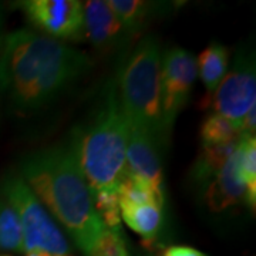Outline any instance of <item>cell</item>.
<instances>
[{"instance_id": "obj_5", "label": "cell", "mask_w": 256, "mask_h": 256, "mask_svg": "<svg viewBox=\"0 0 256 256\" xmlns=\"http://www.w3.org/2000/svg\"><path fill=\"white\" fill-rule=\"evenodd\" d=\"M2 192L18 212L23 230V252L40 250L48 256H73L62 230L20 176H9Z\"/></svg>"}, {"instance_id": "obj_4", "label": "cell", "mask_w": 256, "mask_h": 256, "mask_svg": "<svg viewBox=\"0 0 256 256\" xmlns=\"http://www.w3.org/2000/svg\"><path fill=\"white\" fill-rule=\"evenodd\" d=\"M161 70V46L154 37H146L126 57L116 82L128 126L146 131L156 144L164 136Z\"/></svg>"}, {"instance_id": "obj_3", "label": "cell", "mask_w": 256, "mask_h": 256, "mask_svg": "<svg viewBox=\"0 0 256 256\" xmlns=\"http://www.w3.org/2000/svg\"><path fill=\"white\" fill-rule=\"evenodd\" d=\"M130 126L120 104L116 82H108L88 118L74 128L70 148L92 194L118 191L127 176Z\"/></svg>"}, {"instance_id": "obj_21", "label": "cell", "mask_w": 256, "mask_h": 256, "mask_svg": "<svg viewBox=\"0 0 256 256\" xmlns=\"http://www.w3.org/2000/svg\"><path fill=\"white\" fill-rule=\"evenodd\" d=\"M86 256H131L122 232L104 229Z\"/></svg>"}, {"instance_id": "obj_9", "label": "cell", "mask_w": 256, "mask_h": 256, "mask_svg": "<svg viewBox=\"0 0 256 256\" xmlns=\"http://www.w3.org/2000/svg\"><path fill=\"white\" fill-rule=\"evenodd\" d=\"M156 146L158 144L151 134L130 127L126 171L128 176L150 185L160 195H164V176Z\"/></svg>"}, {"instance_id": "obj_7", "label": "cell", "mask_w": 256, "mask_h": 256, "mask_svg": "<svg viewBox=\"0 0 256 256\" xmlns=\"http://www.w3.org/2000/svg\"><path fill=\"white\" fill-rule=\"evenodd\" d=\"M208 100L215 114H220L239 127L245 114L256 106V73L254 60L246 56H236L234 67L225 74Z\"/></svg>"}, {"instance_id": "obj_8", "label": "cell", "mask_w": 256, "mask_h": 256, "mask_svg": "<svg viewBox=\"0 0 256 256\" xmlns=\"http://www.w3.org/2000/svg\"><path fill=\"white\" fill-rule=\"evenodd\" d=\"M33 26L52 38H77L82 33L84 8L78 0H28L20 3Z\"/></svg>"}, {"instance_id": "obj_1", "label": "cell", "mask_w": 256, "mask_h": 256, "mask_svg": "<svg viewBox=\"0 0 256 256\" xmlns=\"http://www.w3.org/2000/svg\"><path fill=\"white\" fill-rule=\"evenodd\" d=\"M90 57L63 42L32 30H18L0 50V88L20 111H34L77 80Z\"/></svg>"}, {"instance_id": "obj_16", "label": "cell", "mask_w": 256, "mask_h": 256, "mask_svg": "<svg viewBox=\"0 0 256 256\" xmlns=\"http://www.w3.org/2000/svg\"><path fill=\"white\" fill-rule=\"evenodd\" d=\"M239 140L222 146H204L201 156L194 166V180L198 182H208L220 171L238 148Z\"/></svg>"}, {"instance_id": "obj_18", "label": "cell", "mask_w": 256, "mask_h": 256, "mask_svg": "<svg viewBox=\"0 0 256 256\" xmlns=\"http://www.w3.org/2000/svg\"><path fill=\"white\" fill-rule=\"evenodd\" d=\"M240 136L242 132L236 124L215 112L208 116L201 126V140L204 146L235 142Z\"/></svg>"}, {"instance_id": "obj_17", "label": "cell", "mask_w": 256, "mask_h": 256, "mask_svg": "<svg viewBox=\"0 0 256 256\" xmlns=\"http://www.w3.org/2000/svg\"><path fill=\"white\" fill-rule=\"evenodd\" d=\"M0 249L23 252V230L18 215L4 196L0 198Z\"/></svg>"}, {"instance_id": "obj_2", "label": "cell", "mask_w": 256, "mask_h": 256, "mask_svg": "<svg viewBox=\"0 0 256 256\" xmlns=\"http://www.w3.org/2000/svg\"><path fill=\"white\" fill-rule=\"evenodd\" d=\"M22 174L37 200L46 205L86 255L106 228L68 148L53 146L28 156L23 161Z\"/></svg>"}, {"instance_id": "obj_24", "label": "cell", "mask_w": 256, "mask_h": 256, "mask_svg": "<svg viewBox=\"0 0 256 256\" xmlns=\"http://www.w3.org/2000/svg\"><path fill=\"white\" fill-rule=\"evenodd\" d=\"M26 256H48L44 252H40V250H34V252H28Z\"/></svg>"}, {"instance_id": "obj_11", "label": "cell", "mask_w": 256, "mask_h": 256, "mask_svg": "<svg viewBox=\"0 0 256 256\" xmlns=\"http://www.w3.org/2000/svg\"><path fill=\"white\" fill-rule=\"evenodd\" d=\"M235 152L210 178L205 188L204 201L212 212H222L246 202V185L239 176Z\"/></svg>"}, {"instance_id": "obj_13", "label": "cell", "mask_w": 256, "mask_h": 256, "mask_svg": "<svg viewBox=\"0 0 256 256\" xmlns=\"http://www.w3.org/2000/svg\"><path fill=\"white\" fill-rule=\"evenodd\" d=\"M120 212L128 228L137 232L146 240L156 238L162 224V208L156 205H121Z\"/></svg>"}, {"instance_id": "obj_23", "label": "cell", "mask_w": 256, "mask_h": 256, "mask_svg": "<svg viewBox=\"0 0 256 256\" xmlns=\"http://www.w3.org/2000/svg\"><path fill=\"white\" fill-rule=\"evenodd\" d=\"M164 256H206L201 250L190 246H171L165 250Z\"/></svg>"}, {"instance_id": "obj_20", "label": "cell", "mask_w": 256, "mask_h": 256, "mask_svg": "<svg viewBox=\"0 0 256 256\" xmlns=\"http://www.w3.org/2000/svg\"><path fill=\"white\" fill-rule=\"evenodd\" d=\"M94 208L97 210L106 229L121 232V212L118 194L114 191H101L92 194Z\"/></svg>"}, {"instance_id": "obj_6", "label": "cell", "mask_w": 256, "mask_h": 256, "mask_svg": "<svg viewBox=\"0 0 256 256\" xmlns=\"http://www.w3.org/2000/svg\"><path fill=\"white\" fill-rule=\"evenodd\" d=\"M198 76L196 58L184 48H171L162 57L161 108L164 136L170 134L175 118L190 98Z\"/></svg>"}, {"instance_id": "obj_12", "label": "cell", "mask_w": 256, "mask_h": 256, "mask_svg": "<svg viewBox=\"0 0 256 256\" xmlns=\"http://www.w3.org/2000/svg\"><path fill=\"white\" fill-rule=\"evenodd\" d=\"M228 50L220 43H210L196 60V68L206 90L214 92L228 72Z\"/></svg>"}, {"instance_id": "obj_22", "label": "cell", "mask_w": 256, "mask_h": 256, "mask_svg": "<svg viewBox=\"0 0 256 256\" xmlns=\"http://www.w3.org/2000/svg\"><path fill=\"white\" fill-rule=\"evenodd\" d=\"M240 132L242 134H249V136H255L256 130V106H254L250 110L245 114V117L242 118L240 124Z\"/></svg>"}, {"instance_id": "obj_15", "label": "cell", "mask_w": 256, "mask_h": 256, "mask_svg": "<svg viewBox=\"0 0 256 256\" xmlns=\"http://www.w3.org/2000/svg\"><path fill=\"white\" fill-rule=\"evenodd\" d=\"M107 4L131 36L144 28L152 10L156 8L154 3L141 0H108Z\"/></svg>"}, {"instance_id": "obj_14", "label": "cell", "mask_w": 256, "mask_h": 256, "mask_svg": "<svg viewBox=\"0 0 256 256\" xmlns=\"http://www.w3.org/2000/svg\"><path fill=\"white\" fill-rule=\"evenodd\" d=\"M236 168L246 185V204L255 208L256 202V141L255 136L242 134L236 148Z\"/></svg>"}, {"instance_id": "obj_19", "label": "cell", "mask_w": 256, "mask_h": 256, "mask_svg": "<svg viewBox=\"0 0 256 256\" xmlns=\"http://www.w3.org/2000/svg\"><path fill=\"white\" fill-rule=\"evenodd\" d=\"M118 201L121 205L128 206H137V205H156L162 208L164 204V195H160L150 185L138 181L136 178L126 176L124 181L120 185Z\"/></svg>"}, {"instance_id": "obj_10", "label": "cell", "mask_w": 256, "mask_h": 256, "mask_svg": "<svg viewBox=\"0 0 256 256\" xmlns=\"http://www.w3.org/2000/svg\"><path fill=\"white\" fill-rule=\"evenodd\" d=\"M82 36L100 50H110L126 44L131 34L111 12L107 2L90 0L82 3Z\"/></svg>"}]
</instances>
